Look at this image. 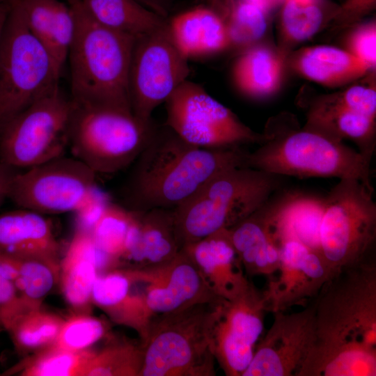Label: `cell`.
Returning <instances> with one entry per match:
<instances>
[{
	"label": "cell",
	"mask_w": 376,
	"mask_h": 376,
	"mask_svg": "<svg viewBox=\"0 0 376 376\" xmlns=\"http://www.w3.org/2000/svg\"><path fill=\"white\" fill-rule=\"evenodd\" d=\"M0 252L42 260L60 269L61 248L52 224L34 211L21 208L0 215Z\"/></svg>",
	"instance_id": "22"
},
{
	"label": "cell",
	"mask_w": 376,
	"mask_h": 376,
	"mask_svg": "<svg viewBox=\"0 0 376 376\" xmlns=\"http://www.w3.org/2000/svg\"><path fill=\"white\" fill-rule=\"evenodd\" d=\"M75 31L68 59L72 100L131 111L129 72L136 38L97 22L81 0H67Z\"/></svg>",
	"instance_id": "2"
},
{
	"label": "cell",
	"mask_w": 376,
	"mask_h": 376,
	"mask_svg": "<svg viewBox=\"0 0 376 376\" xmlns=\"http://www.w3.org/2000/svg\"><path fill=\"white\" fill-rule=\"evenodd\" d=\"M249 47L233 65L234 82L241 92L251 97H269L281 85L283 58L277 52L265 45Z\"/></svg>",
	"instance_id": "29"
},
{
	"label": "cell",
	"mask_w": 376,
	"mask_h": 376,
	"mask_svg": "<svg viewBox=\"0 0 376 376\" xmlns=\"http://www.w3.org/2000/svg\"><path fill=\"white\" fill-rule=\"evenodd\" d=\"M91 301L113 323L135 330L140 340L145 337L152 317L130 269L100 273L93 287Z\"/></svg>",
	"instance_id": "24"
},
{
	"label": "cell",
	"mask_w": 376,
	"mask_h": 376,
	"mask_svg": "<svg viewBox=\"0 0 376 376\" xmlns=\"http://www.w3.org/2000/svg\"><path fill=\"white\" fill-rule=\"evenodd\" d=\"M142 364L141 341L116 340L95 351L84 376H139Z\"/></svg>",
	"instance_id": "34"
},
{
	"label": "cell",
	"mask_w": 376,
	"mask_h": 376,
	"mask_svg": "<svg viewBox=\"0 0 376 376\" xmlns=\"http://www.w3.org/2000/svg\"><path fill=\"white\" fill-rule=\"evenodd\" d=\"M375 5L376 0H345L338 6L333 20L340 25L351 24L372 11Z\"/></svg>",
	"instance_id": "42"
},
{
	"label": "cell",
	"mask_w": 376,
	"mask_h": 376,
	"mask_svg": "<svg viewBox=\"0 0 376 376\" xmlns=\"http://www.w3.org/2000/svg\"><path fill=\"white\" fill-rule=\"evenodd\" d=\"M136 212L109 203L91 230L96 245L118 262L125 250Z\"/></svg>",
	"instance_id": "36"
},
{
	"label": "cell",
	"mask_w": 376,
	"mask_h": 376,
	"mask_svg": "<svg viewBox=\"0 0 376 376\" xmlns=\"http://www.w3.org/2000/svg\"><path fill=\"white\" fill-rule=\"evenodd\" d=\"M109 203L110 201L106 195L95 187L79 208L75 212L77 214V229L91 233Z\"/></svg>",
	"instance_id": "41"
},
{
	"label": "cell",
	"mask_w": 376,
	"mask_h": 376,
	"mask_svg": "<svg viewBox=\"0 0 376 376\" xmlns=\"http://www.w3.org/2000/svg\"><path fill=\"white\" fill-rule=\"evenodd\" d=\"M73 103L56 88L0 126V161L26 169L65 155Z\"/></svg>",
	"instance_id": "10"
},
{
	"label": "cell",
	"mask_w": 376,
	"mask_h": 376,
	"mask_svg": "<svg viewBox=\"0 0 376 376\" xmlns=\"http://www.w3.org/2000/svg\"><path fill=\"white\" fill-rule=\"evenodd\" d=\"M347 51L371 68L376 63V23L371 20L355 27L347 39Z\"/></svg>",
	"instance_id": "39"
},
{
	"label": "cell",
	"mask_w": 376,
	"mask_h": 376,
	"mask_svg": "<svg viewBox=\"0 0 376 376\" xmlns=\"http://www.w3.org/2000/svg\"><path fill=\"white\" fill-rule=\"evenodd\" d=\"M273 3L276 6L277 3L282 1V0H271Z\"/></svg>",
	"instance_id": "47"
},
{
	"label": "cell",
	"mask_w": 376,
	"mask_h": 376,
	"mask_svg": "<svg viewBox=\"0 0 376 376\" xmlns=\"http://www.w3.org/2000/svg\"><path fill=\"white\" fill-rule=\"evenodd\" d=\"M338 6L326 0L310 3L282 0L280 24L283 36L291 43L310 38L334 19Z\"/></svg>",
	"instance_id": "33"
},
{
	"label": "cell",
	"mask_w": 376,
	"mask_h": 376,
	"mask_svg": "<svg viewBox=\"0 0 376 376\" xmlns=\"http://www.w3.org/2000/svg\"><path fill=\"white\" fill-rule=\"evenodd\" d=\"M247 152L241 147H197L166 126L156 129L134 162L124 189L126 208L134 212L174 210L219 173L245 166Z\"/></svg>",
	"instance_id": "1"
},
{
	"label": "cell",
	"mask_w": 376,
	"mask_h": 376,
	"mask_svg": "<svg viewBox=\"0 0 376 376\" xmlns=\"http://www.w3.org/2000/svg\"><path fill=\"white\" fill-rule=\"evenodd\" d=\"M182 249L196 267L211 291L230 299L249 283L230 241L228 229L221 230Z\"/></svg>",
	"instance_id": "23"
},
{
	"label": "cell",
	"mask_w": 376,
	"mask_h": 376,
	"mask_svg": "<svg viewBox=\"0 0 376 376\" xmlns=\"http://www.w3.org/2000/svg\"><path fill=\"white\" fill-rule=\"evenodd\" d=\"M166 126L187 143L203 148L263 143L265 134L252 130L201 86L186 80L169 97Z\"/></svg>",
	"instance_id": "11"
},
{
	"label": "cell",
	"mask_w": 376,
	"mask_h": 376,
	"mask_svg": "<svg viewBox=\"0 0 376 376\" xmlns=\"http://www.w3.org/2000/svg\"><path fill=\"white\" fill-rule=\"evenodd\" d=\"M324 207L325 196L288 192L275 198L272 196L263 210L279 246L283 242L294 240L320 255V229Z\"/></svg>",
	"instance_id": "20"
},
{
	"label": "cell",
	"mask_w": 376,
	"mask_h": 376,
	"mask_svg": "<svg viewBox=\"0 0 376 376\" xmlns=\"http://www.w3.org/2000/svg\"><path fill=\"white\" fill-rule=\"evenodd\" d=\"M269 311L263 292L249 281L238 294L219 304L212 333L215 360L227 376H242L251 363Z\"/></svg>",
	"instance_id": "14"
},
{
	"label": "cell",
	"mask_w": 376,
	"mask_h": 376,
	"mask_svg": "<svg viewBox=\"0 0 376 376\" xmlns=\"http://www.w3.org/2000/svg\"><path fill=\"white\" fill-rule=\"evenodd\" d=\"M221 301L153 316L140 340L139 376L215 375L212 333Z\"/></svg>",
	"instance_id": "5"
},
{
	"label": "cell",
	"mask_w": 376,
	"mask_h": 376,
	"mask_svg": "<svg viewBox=\"0 0 376 376\" xmlns=\"http://www.w3.org/2000/svg\"><path fill=\"white\" fill-rule=\"evenodd\" d=\"M373 191L358 179L342 178L325 196L320 255L332 276L362 261L375 240Z\"/></svg>",
	"instance_id": "9"
},
{
	"label": "cell",
	"mask_w": 376,
	"mask_h": 376,
	"mask_svg": "<svg viewBox=\"0 0 376 376\" xmlns=\"http://www.w3.org/2000/svg\"><path fill=\"white\" fill-rule=\"evenodd\" d=\"M117 266V261L96 245L91 233L76 230L61 257L58 280L63 295L75 313H89L97 276Z\"/></svg>",
	"instance_id": "19"
},
{
	"label": "cell",
	"mask_w": 376,
	"mask_h": 376,
	"mask_svg": "<svg viewBox=\"0 0 376 376\" xmlns=\"http://www.w3.org/2000/svg\"><path fill=\"white\" fill-rule=\"evenodd\" d=\"M226 23L230 46L250 47L265 34L267 13L246 1L235 0Z\"/></svg>",
	"instance_id": "37"
},
{
	"label": "cell",
	"mask_w": 376,
	"mask_h": 376,
	"mask_svg": "<svg viewBox=\"0 0 376 376\" xmlns=\"http://www.w3.org/2000/svg\"><path fill=\"white\" fill-rule=\"evenodd\" d=\"M315 304V339L324 349L376 350V270L362 261L334 274Z\"/></svg>",
	"instance_id": "6"
},
{
	"label": "cell",
	"mask_w": 376,
	"mask_h": 376,
	"mask_svg": "<svg viewBox=\"0 0 376 376\" xmlns=\"http://www.w3.org/2000/svg\"><path fill=\"white\" fill-rule=\"evenodd\" d=\"M96 177L84 163L64 155L17 171L8 198L42 214L75 212L95 187Z\"/></svg>",
	"instance_id": "13"
},
{
	"label": "cell",
	"mask_w": 376,
	"mask_h": 376,
	"mask_svg": "<svg viewBox=\"0 0 376 376\" xmlns=\"http://www.w3.org/2000/svg\"><path fill=\"white\" fill-rule=\"evenodd\" d=\"M15 0H0V2H13Z\"/></svg>",
	"instance_id": "48"
},
{
	"label": "cell",
	"mask_w": 376,
	"mask_h": 376,
	"mask_svg": "<svg viewBox=\"0 0 376 376\" xmlns=\"http://www.w3.org/2000/svg\"><path fill=\"white\" fill-rule=\"evenodd\" d=\"M95 351H71L52 345L23 359L8 369L3 375L84 376Z\"/></svg>",
	"instance_id": "31"
},
{
	"label": "cell",
	"mask_w": 376,
	"mask_h": 376,
	"mask_svg": "<svg viewBox=\"0 0 376 376\" xmlns=\"http://www.w3.org/2000/svg\"><path fill=\"white\" fill-rule=\"evenodd\" d=\"M29 31L42 44L61 75L75 31L71 7L59 0H19Z\"/></svg>",
	"instance_id": "25"
},
{
	"label": "cell",
	"mask_w": 376,
	"mask_h": 376,
	"mask_svg": "<svg viewBox=\"0 0 376 376\" xmlns=\"http://www.w3.org/2000/svg\"><path fill=\"white\" fill-rule=\"evenodd\" d=\"M72 103L68 149L96 175L114 174L134 163L156 130L131 111Z\"/></svg>",
	"instance_id": "7"
},
{
	"label": "cell",
	"mask_w": 376,
	"mask_h": 376,
	"mask_svg": "<svg viewBox=\"0 0 376 376\" xmlns=\"http://www.w3.org/2000/svg\"><path fill=\"white\" fill-rule=\"evenodd\" d=\"M174 45L186 58L220 52L230 46L225 19L211 7H198L168 22Z\"/></svg>",
	"instance_id": "26"
},
{
	"label": "cell",
	"mask_w": 376,
	"mask_h": 376,
	"mask_svg": "<svg viewBox=\"0 0 376 376\" xmlns=\"http://www.w3.org/2000/svg\"><path fill=\"white\" fill-rule=\"evenodd\" d=\"M29 309L13 283L0 268V327L8 331L11 325Z\"/></svg>",
	"instance_id": "40"
},
{
	"label": "cell",
	"mask_w": 376,
	"mask_h": 376,
	"mask_svg": "<svg viewBox=\"0 0 376 376\" xmlns=\"http://www.w3.org/2000/svg\"><path fill=\"white\" fill-rule=\"evenodd\" d=\"M61 75L15 0L0 40V126L59 87Z\"/></svg>",
	"instance_id": "8"
},
{
	"label": "cell",
	"mask_w": 376,
	"mask_h": 376,
	"mask_svg": "<svg viewBox=\"0 0 376 376\" xmlns=\"http://www.w3.org/2000/svg\"><path fill=\"white\" fill-rule=\"evenodd\" d=\"M281 177L247 166L232 167L215 175L173 210L181 249L255 212L280 188Z\"/></svg>",
	"instance_id": "3"
},
{
	"label": "cell",
	"mask_w": 376,
	"mask_h": 376,
	"mask_svg": "<svg viewBox=\"0 0 376 376\" xmlns=\"http://www.w3.org/2000/svg\"><path fill=\"white\" fill-rule=\"evenodd\" d=\"M107 322L90 313H75L65 319L55 343L58 347L71 351H83L108 334Z\"/></svg>",
	"instance_id": "38"
},
{
	"label": "cell",
	"mask_w": 376,
	"mask_h": 376,
	"mask_svg": "<svg viewBox=\"0 0 376 376\" xmlns=\"http://www.w3.org/2000/svg\"><path fill=\"white\" fill-rule=\"evenodd\" d=\"M292 1H295L299 3H310V2H313L317 0H292Z\"/></svg>",
	"instance_id": "46"
},
{
	"label": "cell",
	"mask_w": 376,
	"mask_h": 376,
	"mask_svg": "<svg viewBox=\"0 0 376 376\" xmlns=\"http://www.w3.org/2000/svg\"><path fill=\"white\" fill-rule=\"evenodd\" d=\"M290 63L300 75L328 87L347 84L373 70L347 50L329 45L301 49Z\"/></svg>",
	"instance_id": "28"
},
{
	"label": "cell",
	"mask_w": 376,
	"mask_h": 376,
	"mask_svg": "<svg viewBox=\"0 0 376 376\" xmlns=\"http://www.w3.org/2000/svg\"><path fill=\"white\" fill-rule=\"evenodd\" d=\"M187 61L171 40L168 22L135 40L129 72V95L131 110L136 118L152 123L153 111L187 80Z\"/></svg>",
	"instance_id": "12"
},
{
	"label": "cell",
	"mask_w": 376,
	"mask_h": 376,
	"mask_svg": "<svg viewBox=\"0 0 376 376\" xmlns=\"http://www.w3.org/2000/svg\"><path fill=\"white\" fill-rule=\"evenodd\" d=\"M16 169L0 161V207L8 198L10 186Z\"/></svg>",
	"instance_id": "43"
},
{
	"label": "cell",
	"mask_w": 376,
	"mask_h": 376,
	"mask_svg": "<svg viewBox=\"0 0 376 376\" xmlns=\"http://www.w3.org/2000/svg\"><path fill=\"white\" fill-rule=\"evenodd\" d=\"M173 210L136 212L118 268L143 269L169 261L180 251Z\"/></svg>",
	"instance_id": "21"
},
{
	"label": "cell",
	"mask_w": 376,
	"mask_h": 376,
	"mask_svg": "<svg viewBox=\"0 0 376 376\" xmlns=\"http://www.w3.org/2000/svg\"><path fill=\"white\" fill-rule=\"evenodd\" d=\"M146 8L166 17L167 15L169 0H136Z\"/></svg>",
	"instance_id": "44"
},
{
	"label": "cell",
	"mask_w": 376,
	"mask_h": 376,
	"mask_svg": "<svg viewBox=\"0 0 376 376\" xmlns=\"http://www.w3.org/2000/svg\"><path fill=\"white\" fill-rule=\"evenodd\" d=\"M263 206L228 228V232L247 274L272 277L280 265V246L269 230Z\"/></svg>",
	"instance_id": "27"
},
{
	"label": "cell",
	"mask_w": 376,
	"mask_h": 376,
	"mask_svg": "<svg viewBox=\"0 0 376 376\" xmlns=\"http://www.w3.org/2000/svg\"><path fill=\"white\" fill-rule=\"evenodd\" d=\"M0 329H1V327H0Z\"/></svg>",
	"instance_id": "49"
},
{
	"label": "cell",
	"mask_w": 376,
	"mask_h": 376,
	"mask_svg": "<svg viewBox=\"0 0 376 376\" xmlns=\"http://www.w3.org/2000/svg\"><path fill=\"white\" fill-rule=\"evenodd\" d=\"M276 274L263 292L269 311L273 313L316 295L332 277L319 253L294 240L281 243L280 265Z\"/></svg>",
	"instance_id": "18"
},
{
	"label": "cell",
	"mask_w": 376,
	"mask_h": 376,
	"mask_svg": "<svg viewBox=\"0 0 376 376\" xmlns=\"http://www.w3.org/2000/svg\"><path fill=\"white\" fill-rule=\"evenodd\" d=\"M130 269L152 318L198 304L222 300L211 291L182 249L162 264Z\"/></svg>",
	"instance_id": "17"
},
{
	"label": "cell",
	"mask_w": 376,
	"mask_h": 376,
	"mask_svg": "<svg viewBox=\"0 0 376 376\" xmlns=\"http://www.w3.org/2000/svg\"><path fill=\"white\" fill-rule=\"evenodd\" d=\"M274 313L242 376H298L315 339V304L296 313Z\"/></svg>",
	"instance_id": "16"
},
{
	"label": "cell",
	"mask_w": 376,
	"mask_h": 376,
	"mask_svg": "<svg viewBox=\"0 0 376 376\" xmlns=\"http://www.w3.org/2000/svg\"><path fill=\"white\" fill-rule=\"evenodd\" d=\"M99 24L134 38L157 30L168 21L136 0H81Z\"/></svg>",
	"instance_id": "30"
},
{
	"label": "cell",
	"mask_w": 376,
	"mask_h": 376,
	"mask_svg": "<svg viewBox=\"0 0 376 376\" xmlns=\"http://www.w3.org/2000/svg\"><path fill=\"white\" fill-rule=\"evenodd\" d=\"M13 258L17 270L14 286L22 300L29 309L42 307L58 282L60 269L40 260Z\"/></svg>",
	"instance_id": "35"
},
{
	"label": "cell",
	"mask_w": 376,
	"mask_h": 376,
	"mask_svg": "<svg viewBox=\"0 0 376 376\" xmlns=\"http://www.w3.org/2000/svg\"><path fill=\"white\" fill-rule=\"evenodd\" d=\"M13 2H0V40L5 22Z\"/></svg>",
	"instance_id": "45"
},
{
	"label": "cell",
	"mask_w": 376,
	"mask_h": 376,
	"mask_svg": "<svg viewBox=\"0 0 376 376\" xmlns=\"http://www.w3.org/2000/svg\"><path fill=\"white\" fill-rule=\"evenodd\" d=\"M375 84L352 86L322 97L310 107L305 128L334 140L353 141L358 151L373 158L376 146Z\"/></svg>",
	"instance_id": "15"
},
{
	"label": "cell",
	"mask_w": 376,
	"mask_h": 376,
	"mask_svg": "<svg viewBox=\"0 0 376 376\" xmlns=\"http://www.w3.org/2000/svg\"><path fill=\"white\" fill-rule=\"evenodd\" d=\"M265 140L248 152L245 166L281 176L353 178L368 187L372 158L320 132L304 127H268Z\"/></svg>",
	"instance_id": "4"
},
{
	"label": "cell",
	"mask_w": 376,
	"mask_h": 376,
	"mask_svg": "<svg viewBox=\"0 0 376 376\" xmlns=\"http://www.w3.org/2000/svg\"><path fill=\"white\" fill-rule=\"evenodd\" d=\"M64 318L42 307L23 313L7 332L16 352L24 357L53 345Z\"/></svg>",
	"instance_id": "32"
}]
</instances>
